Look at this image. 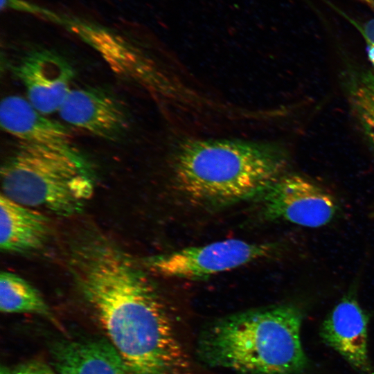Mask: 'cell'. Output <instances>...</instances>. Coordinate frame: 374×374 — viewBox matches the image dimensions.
<instances>
[{
    "label": "cell",
    "mask_w": 374,
    "mask_h": 374,
    "mask_svg": "<svg viewBox=\"0 0 374 374\" xmlns=\"http://www.w3.org/2000/svg\"><path fill=\"white\" fill-rule=\"evenodd\" d=\"M48 218L38 210L0 196V247L6 253H26L41 249L48 240Z\"/></svg>",
    "instance_id": "13"
},
{
    "label": "cell",
    "mask_w": 374,
    "mask_h": 374,
    "mask_svg": "<svg viewBox=\"0 0 374 374\" xmlns=\"http://www.w3.org/2000/svg\"><path fill=\"white\" fill-rule=\"evenodd\" d=\"M358 29L365 40L368 60L374 67V18L359 26Z\"/></svg>",
    "instance_id": "16"
},
{
    "label": "cell",
    "mask_w": 374,
    "mask_h": 374,
    "mask_svg": "<svg viewBox=\"0 0 374 374\" xmlns=\"http://www.w3.org/2000/svg\"><path fill=\"white\" fill-rule=\"evenodd\" d=\"M1 182L9 199L63 217L81 213L94 188L87 162L24 143L2 165Z\"/></svg>",
    "instance_id": "4"
},
{
    "label": "cell",
    "mask_w": 374,
    "mask_h": 374,
    "mask_svg": "<svg viewBox=\"0 0 374 374\" xmlns=\"http://www.w3.org/2000/svg\"><path fill=\"white\" fill-rule=\"evenodd\" d=\"M0 374H10L8 369L4 366L1 367Z\"/></svg>",
    "instance_id": "18"
},
{
    "label": "cell",
    "mask_w": 374,
    "mask_h": 374,
    "mask_svg": "<svg viewBox=\"0 0 374 374\" xmlns=\"http://www.w3.org/2000/svg\"><path fill=\"white\" fill-rule=\"evenodd\" d=\"M0 123L8 134L21 143L64 154L86 162L72 140L69 129L35 109L19 96L4 98L0 105Z\"/></svg>",
    "instance_id": "8"
},
{
    "label": "cell",
    "mask_w": 374,
    "mask_h": 374,
    "mask_svg": "<svg viewBox=\"0 0 374 374\" xmlns=\"http://www.w3.org/2000/svg\"><path fill=\"white\" fill-rule=\"evenodd\" d=\"M52 356L58 374H134L104 339L62 341L53 347Z\"/></svg>",
    "instance_id": "12"
},
{
    "label": "cell",
    "mask_w": 374,
    "mask_h": 374,
    "mask_svg": "<svg viewBox=\"0 0 374 374\" xmlns=\"http://www.w3.org/2000/svg\"><path fill=\"white\" fill-rule=\"evenodd\" d=\"M341 82L350 112L374 151V71L349 66Z\"/></svg>",
    "instance_id": "14"
},
{
    "label": "cell",
    "mask_w": 374,
    "mask_h": 374,
    "mask_svg": "<svg viewBox=\"0 0 374 374\" xmlns=\"http://www.w3.org/2000/svg\"><path fill=\"white\" fill-rule=\"evenodd\" d=\"M69 258L78 290L134 374H195L143 265L97 233Z\"/></svg>",
    "instance_id": "1"
},
{
    "label": "cell",
    "mask_w": 374,
    "mask_h": 374,
    "mask_svg": "<svg viewBox=\"0 0 374 374\" xmlns=\"http://www.w3.org/2000/svg\"><path fill=\"white\" fill-rule=\"evenodd\" d=\"M15 374H56L48 365L40 362H29L20 365Z\"/></svg>",
    "instance_id": "17"
},
{
    "label": "cell",
    "mask_w": 374,
    "mask_h": 374,
    "mask_svg": "<svg viewBox=\"0 0 374 374\" xmlns=\"http://www.w3.org/2000/svg\"><path fill=\"white\" fill-rule=\"evenodd\" d=\"M368 316L353 292H348L321 327L323 341L362 374H374L368 350Z\"/></svg>",
    "instance_id": "10"
},
{
    "label": "cell",
    "mask_w": 374,
    "mask_h": 374,
    "mask_svg": "<svg viewBox=\"0 0 374 374\" xmlns=\"http://www.w3.org/2000/svg\"><path fill=\"white\" fill-rule=\"evenodd\" d=\"M84 23L71 21V28L86 41L96 48L100 53L120 71L130 77L139 78V80L149 85L151 89H157L159 92L166 94L172 93L175 87L168 78L149 62L132 60L145 58L124 42L115 37L103 29L87 26Z\"/></svg>",
    "instance_id": "11"
},
{
    "label": "cell",
    "mask_w": 374,
    "mask_h": 374,
    "mask_svg": "<svg viewBox=\"0 0 374 374\" xmlns=\"http://www.w3.org/2000/svg\"><path fill=\"white\" fill-rule=\"evenodd\" d=\"M288 164L276 143L188 138L172 150V184L193 205L221 207L259 198Z\"/></svg>",
    "instance_id": "2"
},
{
    "label": "cell",
    "mask_w": 374,
    "mask_h": 374,
    "mask_svg": "<svg viewBox=\"0 0 374 374\" xmlns=\"http://www.w3.org/2000/svg\"><path fill=\"white\" fill-rule=\"evenodd\" d=\"M13 70L24 87L28 102L44 114L58 112L71 90L73 70L54 53L33 51Z\"/></svg>",
    "instance_id": "9"
},
{
    "label": "cell",
    "mask_w": 374,
    "mask_h": 374,
    "mask_svg": "<svg viewBox=\"0 0 374 374\" xmlns=\"http://www.w3.org/2000/svg\"><path fill=\"white\" fill-rule=\"evenodd\" d=\"M58 113L68 125L109 141L121 139L130 127L124 103L102 87L71 89Z\"/></svg>",
    "instance_id": "7"
},
{
    "label": "cell",
    "mask_w": 374,
    "mask_h": 374,
    "mask_svg": "<svg viewBox=\"0 0 374 374\" xmlns=\"http://www.w3.org/2000/svg\"><path fill=\"white\" fill-rule=\"evenodd\" d=\"M275 249L271 243L230 239L150 256L143 265L166 277L195 280L267 257Z\"/></svg>",
    "instance_id": "5"
},
{
    "label": "cell",
    "mask_w": 374,
    "mask_h": 374,
    "mask_svg": "<svg viewBox=\"0 0 374 374\" xmlns=\"http://www.w3.org/2000/svg\"><path fill=\"white\" fill-rule=\"evenodd\" d=\"M303 313L293 304L227 315L202 331L197 353L205 364L241 374H303Z\"/></svg>",
    "instance_id": "3"
},
{
    "label": "cell",
    "mask_w": 374,
    "mask_h": 374,
    "mask_svg": "<svg viewBox=\"0 0 374 374\" xmlns=\"http://www.w3.org/2000/svg\"><path fill=\"white\" fill-rule=\"evenodd\" d=\"M258 199L265 220L286 221L308 228L328 224L339 209L333 195L296 173L280 175Z\"/></svg>",
    "instance_id": "6"
},
{
    "label": "cell",
    "mask_w": 374,
    "mask_h": 374,
    "mask_svg": "<svg viewBox=\"0 0 374 374\" xmlns=\"http://www.w3.org/2000/svg\"><path fill=\"white\" fill-rule=\"evenodd\" d=\"M0 309L5 313H33L55 321L39 291L21 276L9 271H1L0 275Z\"/></svg>",
    "instance_id": "15"
}]
</instances>
